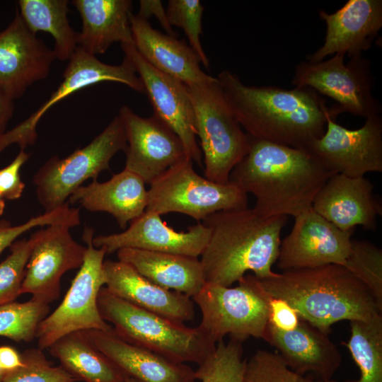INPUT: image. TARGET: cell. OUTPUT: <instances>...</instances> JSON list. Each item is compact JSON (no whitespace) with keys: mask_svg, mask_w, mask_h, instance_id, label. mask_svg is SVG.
Wrapping results in <instances>:
<instances>
[{"mask_svg":"<svg viewBox=\"0 0 382 382\" xmlns=\"http://www.w3.org/2000/svg\"><path fill=\"white\" fill-rule=\"evenodd\" d=\"M345 57L335 54L327 60L300 62L291 84L312 88L335 100L340 114L349 112L365 119L381 115V107L372 93L371 61L361 56L345 63Z\"/></svg>","mask_w":382,"mask_h":382,"instance_id":"8fae6325","label":"cell"},{"mask_svg":"<svg viewBox=\"0 0 382 382\" xmlns=\"http://www.w3.org/2000/svg\"><path fill=\"white\" fill-rule=\"evenodd\" d=\"M185 86L193 106L204 178L228 183L231 170L248 152L250 137L235 117L216 77Z\"/></svg>","mask_w":382,"mask_h":382,"instance_id":"8992f818","label":"cell"},{"mask_svg":"<svg viewBox=\"0 0 382 382\" xmlns=\"http://www.w3.org/2000/svg\"><path fill=\"white\" fill-rule=\"evenodd\" d=\"M67 0H19L18 11L34 34L46 32L54 40L56 58L69 61L76 51L77 33L70 25Z\"/></svg>","mask_w":382,"mask_h":382,"instance_id":"f546056e","label":"cell"},{"mask_svg":"<svg viewBox=\"0 0 382 382\" xmlns=\"http://www.w3.org/2000/svg\"><path fill=\"white\" fill-rule=\"evenodd\" d=\"M21 355L8 346L0 347V367L3 371L15 370L23 366Z\"/></svg>","mask_w":382,"mask_h":382,"instance_id":"7bdbcfd3","label":"cell"},{"mask_svg":"<svg viewBox=\"0 0 382 382\" xmlns=\"http://www.w3.org/2000/svg\"><path fill=\"white\" fill-rule=\"evenodd\" d=\"M123 382H141L140 381L133 378V377H131V376H127Z\"/></svg>","mask_w":382,"mask_h":382,"instance_id":"7dc6e473","label":"cell"},{"mask_svg":"<svg viewBox=\"0 0 382 382\" xmlns=\"http://www.w3.org/2000/svg\"><path fill=\"white\" fill-rule=\"evenodd\" d=\"M146 211L159 215L170 212L188 215L199 222L224 210L248 207V195L233 183L221 184L198 175L186 158L150 183Z\"/></svg>","mask_w":382,"mask_h":382,"instance_id":"ba28073f","label":"cell"},{"mask_svg":"<svg viewBox=\"0 0 382 382\" xmlns=\"http://www.w3.org/2000/svg\"><path fill=\"white\" fill-rule=\"evenodd\" d=\"M121 47L143 83L154 115L180 138L187 156L202 166V154L197 142L195 113L185 85L154 68L133 45L122 44Z\"/></svg>","mask_w":382,"mask_h":382,"instance_id":"2e32d148","label":"cell"},{"mask_svg":"<svg viewBox=\"0 0 382 382\" xmlns=\"http://www.w3.org/2000/svg\"><path fill=\"white\" fill-rule=\"evenodd\" d=\"M137 14L146 20L152 16H155L166 35L176 37L177 35L169 23L166 10L164 9L160 0H141L139 11Z\"/></svg>","mask_w":382,"mask_h":382,"instance_id":"b9f144b4","label":"cell"},{"mask_svg":"<svg viewBox=\"0 0 382 382\" xmlns=\"http://www.w3.org/2000/svg\"><path fill=\"white\" fill-rule=\"evenodd\" d=\"M288 216L266 217L254 208L214 212L202 224L210 230L200 255L205 282L231 286L248 272L258 279L272 277Z\"/></svg>","mask_w":382,"mask_h":382,"instance_id":"3957f363","label":"cell"},{"mask_svg":"<svg viewBox=\"0 0 382 382\" xmlns=\"http://www.w3.org/2000/svg\"><path fill=\"white\" fill-rule=\"evenodd\" d=\"M72 4L82 22L78 47L96 56L115 42L134 45L129 23L132 1L74 0Z\"/></svg>","mask_w":382,"mask_h":382,"instance_id":"4316f807","label":"cell"},{"mask_svg":"<svg viewBox=\"0 0 382 382\" xmlns=\"http://www.w3.org/2000/svg\"><path fill=\"white\" fill-rule=\"evenodd\" d=\"M29 157L30 154L21 150L8 166L0 169V193L4 199L15 200L21 197L25 185L20 170Z\"/></svg>","mask_w":382,"mask_h":382,"instance_id":"ab89813d","label":"cell"},{"mask_svg":"<svg viewBox=\"0 0 382 382\" xmlns=\"http://www.w3.org/2000/svg\"><path fill=\"white\" fill-rule=\"evenodd\" d=\"M118 115L127 139L125 168L146 183L188 157L180 138L154 115L142 117L122 105Z\"/></svg>","mask_w":382,"mask_h":382,"instance_id":"e0dca14e","label":"cell"},{"mask_svg":"<svg viewBox=\"0 0 382 382\" xmlns=\"http://www.w3.org/2000/svg\"><path fill=\"white\" fill-rule=\"evenodd\" d=\"M5 209V199L2 197L0 193V216L4 214Z\"/></svg>","mask_w":382,"mask_h":382,"instance_id":"bcb514c9","label":"cell"},{"mask_svg":"<svg viewBox=\"0 0 382 382\" xmlns=\"http://www.w3.org/2000/svg\"><path fill=\"white\" fill-rule=\"evenodd\" d=\"M4 374V371H1L0 373V382H2V378H3Z\"/></svg>","mask_w":382,"mask_h":382,"instance_id":"c3c4849f","label":"cell"},{"mask_svg":"<svg viewBox=\"0 0 382 382\" xmlns=\"http://www.w3.org/2000/svg\"><path fill=\"white\" fill-rule=\"evenodd\" d=\"M216 78L235 117L249 137L307 149L324 134L330 108L313 89L246 86L228 70Z\"/></svg>","mask_w":382,"mask_h":382,"instance_id":"7a4b0ae2","label":"cell"},{"mask_svg":"<svg viewBox=\"0 0 382 382\" xmlns=\"http://www.w3.org/2000/svg\"><path fill=\"white\" fill-rule=\"evenodd\" d=\"M49 312V304L32 299L0 306V336L16 342H31L39 323Z\"/></svg>","mask_w":382,"mask_h":382,"instance_id":"d6a6232c","label":"cell"},{"mask_svg":"<svg viewBox=\"0 0 382 382\" xmlns=\"http://www.w3.org/2000/svg\"><path fill=\"white\" fill-rule=\"evenodd\" d=\"M118 260L134 268L154 284L193 297L205 283L200 260L182 255L122 248Z\"/></svg>","mask_w":382,"mask_h":382,"instance_id":"83f0119b","label":"cell"},{"mask_svg":"<svg viewBox=\"0 0 382 382\" xmlns=\"http://www.w3.org/2000/svg\"><path fill=\"white\" fill-rule=\"evenodd\" d=\"M209 236V228L200 221L189 226L187 231H176L161 220V215L145 210L130 222L127 229L93 237L92 243L95 248H104L107 254L134 248L198 258Z\"/></svg>","mask_w":382,"mask_h":382,"instance_id":"d6986e66","label":"cell"},{"mask_svg":"<svg viewBox=\"0 0 382 382\" xmlns=\"http://www.w3.org/2000/svg\"><path fill=\"white\" fill-rule=\"evenodd\" d=\"M105 81L122 83L144 93L143 83L127 57L119 65L108 64L77 47L64 69L62 83L48 99L28 118L0 137V154L13 144L21 150L34 144L37 139V124L50 109L74 93Z\"/></svg>","mask_w":382,"mask_h":382,"instance_id":"7c38bea8","label":"cell"},{"mask_svg":"<svg viewBox=\"0 0 382 382\" xmlns=\"http://www.w3.org/2000/svg\"><path fill=\"white\" fill-rule=\"evenodd\" d=\"M250 137L247 154L233 168L229 182L256 199L253 207L266 217H295L335 173L309 150Z\"/></svg>","mask_w":382,"mask_h":382,"instance_id":"6da1fadb","label":"cell"},{"mask_svg":"<svg viewBox=\"0 0 382 382\" xmlns=\"http://www.w3.org/2000/svg\"><path fill=\"white\" fill-rule=\"evenodd\" d=\"M134 46L154 68L185 86L213 81L200 68V60L183 40L163 34L150 25L149 20L137 14L129 15Z\"/></svg>","mask_w":382,"mask_h":382,"instance_id":"d4e9b609","label":"cell"},{"mask_svg":"<svg viewBox=\"0 0 382 382\" xmlns=\"http://www.w3.org/2000/svg\"><path fill=\"white\" fill-rule=\"evenodd\" d=\"M127 376L141 382H195V371L119 337L112 330L81 331Z\"/></svg>","mask_w":382,"mask_h":382,"instance_id":"cb8c5ba5","label":"cell"},{"mask_svg":"<svg viewBox=\"0 0 382 382\" xmlns=\"http://www.w3.org/2000/svg\"><path fill=\"white\" fill-rule=\"evenodd\" d=\"M23 366L4 374L2 382H75L78 379L62 366H52L40 349H26Z\"/></svg>","mask_w":382,"mask_h":382,"instance_id":"d590c367","label":"cell"},{"mask_svg":"<svg viewBox=\"0 0 382 382\" xmlns=\"http://www.w3.org/2000/svg\"><path fill=\"white\" fill-rule=\"evenodd\" d=\"M264 340L277 349L288 368L299 374L311 372L320 380H330L340 367L341 353L329 333L301 319L295 329L289 331L268 323Z\"/></svg>","mask_w":382,"mask_h":382,"instance_id":"7402d4cb","label":"cell"},{"mask_svg":"<svg viewBox=\"0 0 382 382\" xmlns=\"http://www.w3.org/2000/svg\"><path fill=\"white\" fill-rule=\"evenodd\" d=\"M203 11L204 6L199 0H169L166 9L170 25L183 30L190 47L196 53L201 64L209 69V61L200 40Z\"/></svg>","mask_w":382,"mask_h":382,"instance_id":"e575fe53","label":"cell"},{"mask_svg":"<svg viewBox=\"0 0 382 382\" xmlns=\"http://www.w3.org/2000/svg\"><path fill=\"white\" fill-rule=\"evenodd\" d=\"M349 324L350 337L344 345L358 366L360 377L345 382H382V313Z\"/></svg>","mask_w":382,"mask_h":382,"instance_id":"4dcf8cb0","label":"cell"},{"mask_svg":"<svg viewBox=\"0 0 382 382\" xmlns=\"http://www.w3.org/2000/svg\"><path fill=\"white\" fill-rule=\"evenodd\" d=\"M71 228L57 223L31 235L33 245L21 295L30 294L32 299L46 304L59 299L63 274L80 268L86 250L73 238Z\"/></svg>","mask_w":382,"mask_h":382,"instance_id":"5bb4252c","label":"cell"},{"mask_svg":"<svg viewBox=\"0 0 382 382\" xmlns=\"http://www.w3.org/2000/svg\"><path fill=\"white\" fill-rule=\"evenodd\" d=\"M242 342L231 340L216 343L214 350L198 364L195 379L201 382H244L246 360Z\"/></svg>","mask_w":382,"mask_h":382,"instance_id":"1f68e13d","label":"cell"},{"mask_svg":"<svg viewBox=\"0 0 382 382\" xmlns=\"http://www.w3.org/2000/svg\"><path fill=\"white\" fill-rule=\"evenodd\" d=\"M57 223L69 224L72 228L80 224L79 209L69 207V203L42 214L31 217L27 221L13 226L6 219L0 220V254L10 247L22 234L37 227L50 226Z\"/></svg>","mask_w":382,"mask_h":382,"instance_id":"74e56055","label":"cell"},{"mask_svg":"<svg viewBox=\"0 0 382 382\" xmlns=\"http://www.w3.org/2000/svg\"><path fill=\"white\" fill-rule=\"evenodd\" d=\"M344 267L363 283L382 311V250L374 243L352 239Z\"/></svg>","mask_w":382,"mask_h":382,"instance_id":"836d02e7","label":"cell"},{"mask_svg":"<svg viewBox=\"0 0 382 382\" xmlns=\"http://www.w3.org/2000/svg\"><path fill=\"white\" fill-rule=\"evenodd\" d=\"M13 112V100L0 88V137L6 132V125Z\"/></svg>","mask_w":382,"mask_h":382,"instance_id":"ee69618b","label":"cell"},{"mask_svg":"<svg viewBox=\"0 0 382 382\" xmlns=\"http://www.w3.org/2000/svg\"><path fill=\"white\" fill-rule=\"evenodd\" d=\"M103 270L105 287L112 294L176 322L194 318V302L190 296L154 284L120 260H104Z\"/></svg>","mask_w":382,"mask_h":382,"instance_id":"603a6c76","label":"cell"},{"mask_svg":"<svg viewBox=\"0 0 382 382\" xmlns=\"http://www.w3.org/2000/svg\"><path fill=\"white\" fill-rule=\"evenodd\" d=\"M127 149L124 125L119 115L88 144L64 158L52 156L33 178L37 198L45 212L66 203L82 183L110 169L112 158Z\"/></svg>","mask_w":382,"mask_h":382,"instance_id":"30bf717a","label":"cell"},{"mask_svg":"<svg viewBox=\"0 0 382 382\" xmlns=\"http://www.w3.org/2000/svg\"><path fill=\"white\" fill-rule=\"evenodd\" d=\"M145 181L136 173L124 169L106 182L93 180L78 187L69 197V203L81 204L91 212L111 214L121 228L143 214L148 204Z\"/></svg>","mask_w":382,"mask_h":382,"instance_id":"484cf974","label":"cell"},{"mask_svg":"<svg viewBox=\"0 0 382 382\" xmlns=\"http://www.w3.org/2000/svg\"><path fill=\"white\" fill-rule=\"evenodd\" d=\"M291 232L281 241L277 265L285 271L327 265H345L353 230L342 231L312 207L294 217Z\"/></svg>","mask_w":382,"mask_h":382,"instance_id":"9a60e30c","label":"cell"},{"mask_svg":"<svg viewBox=\"0 0 382 382\" xmlns=\"http://www.w3.org/2000/svg\"><path fill=\"white\" fill-rule=\"evenodd\" d=\"M49 349L62 367L77 379L86 382H123L128 376L96 349L82 332L63 336Z\"/></svg>","mask_w":382,"mask_h":382,"instance_id":"f1b7e54d","label":"cell"},{"mask_svg":"<svg viewBox=\"0 0 382 382\" xmlns=\"http://www.w3.org/2000/svg\"><path fill=\"white\" fill-rule=\"evenodd\" d=\"M258 281L268 296L286 301L301 320L329 334L337 322L382 313L366 286L342 265L288 270Z\"/></svg>","mask_w":382,"mask_h":382,"instance_id":"277c9868","label":"cell"},{"mask_svg":"<svg viewBox=\"0 0 382 382\" xmlns=\"http://www.w3.org/2000/svg\"><path fill=\"white\" fill-rule=\"evenodd\" d=\"M100 314L112 324L113 332L132 345L178 363L199 364L216 343L198 325L183 323L139 308L103 286L98 296Z\"/></svg>","mask_w":382,"mask_h":382,"instance_id":"5b68a950","label":"cell"},{"mask_svg":"<svg viewBox=\"0 0 382 382\" xmlns=\"http://www.w3.org/2000/svg\"><path fill=\"white\" fill-rule=\"evenodd\" d=\"M236 286L205 282L192 299L200 309L199 326L216 342L228 335L244 342L264 340L269 323L267 296L258 279L246 274Z\"/></svg>","mask_w":382,"mask_h":382,"instance_id":"52a82bcc","label":"cell"},{"mask_svg":"<svg viewBox=\"0 0 382 382\" xmlns=\"http://www.w3.org/2000/svg\"><path fill=\"white\" fill-rule=\"evenodd\" d=\"M374 185L365 176L332 175L316 196L312 209L342 231L361 226L374 231L382 205L374 195Z\"/></svg>","mask_w":382,"mask_h":382,"instance_id":"44dd1931","label":"cell"},{"mask_svg":"<svg viewBox=\"0 0 382 382\" xmlns=\"http://www.w3.org/2000/svg\"><path fill=\"white\" fill-rule=\"evenodd\" d=\"M335 105L327 114L323 136L306 149L332 173L349 177H363L382 172V119H366L362 127L349 129L337 123Z\"/></svg>","mask_w":382,"mask_h":382,"instance_id":"4fadbf2b","label":"cell"},{"mask_svg":"<svg viewBox=\"0 0 382 382\" xmlns=\"http://www.w3.org/2000/svg\"><path fill=\"white\" fill-rule=\"evenodd\" d=\"M53 50L33 33L18 9L0 32V88L13 100L28 88L47 77L56 59Z\"/></svg>","mask_w":382,"mask_h":382,"instance_id":"ac0fdd59","label":"cell"},{"mask_svg":"<svg viewBox=\"0 0 382 382\" xmlns=\"http://www.w3.org/2000/svg\"><path fill=\"white\" fill-rule=\"evenodd\" d=\"M1 371H3L1 370V367H0V373H1Z\"/></svg>","mask_w":382,"mask_h":382,"instance_id":"681fc988","label":"cell"},{"mask_svg":"<svg viewBox=\"0 0 382 382\" xmlns=\"http://www.w3.org/2000/svg\"><path fill=\"white\" fill-rule=\"evenodd\" d=\"M33 239L16 240L10 254L0 262V306L13 302L21 295Z\"/></svg>","mask_w":382,"mask_h":382,"instance_id":"8d00e7d4","label":"cell"},{"mask_svg":"<svg viewBox=\"0 0 382 382\" xmlns=\"http://www.w3.org/2000/svg\"><path fill=\"white\" fill-rule=\"evenodd\" d=\"M94 231L86 227L82 238L86 243L83 264L58 307L38 325L35 338L38 348L49 349L63 336L75 332L109 331L112 326L101 317L98 296L105 284L103 270L104 248L93 245Z\"/></svg>","mask_w":382,"mask_h":382,"instance_id":"9c48e42d","label":"cell"},{"mask_svg":"<svg viewBox=\"0 0 382 382\" xmlns=\"http://www.w3.org/2000/svg\"><path fill=\"white\" fill-rule=\"evenodd\" d=\"M286 368L277 352L257 349L246 360L244 382H284Z\"/></svg>","mask_w":382,"mask_h":382,"instance_id":"f35d334b","label":"cell"},{"mask_svg":"<svg viewBox=\"0 0 382 382\" xmlns=\"http://www.w3.org/2000/svg\"><path fill=\"white\" fill-rule=\"evenodd\" d=\"M284 382H337V381L334 379H330V380L318 379L316 381H313L304 377L303 375L299 374L291 371L289 368L287 367L284 374Z\"/></svg>","mask_w":382,"mask_h":382,"instance_id":"f6af8a7d","label":"cell"},{"mask_svg":"<svg viewBox=\"0 0 382 382\" xmlns=\"http://www.w3.org/2000/svg\"><path fill=\"white\" fill-rule=\"evenodd\" d=\"M267 296L269 323L280 330L289 331L295 329L301 320L298 312L286 301L271 297L267 294Z\"/></svg>","mask_w":382,"mask_h":382,"instance_id":"60d3db41","label":"cell"},{"mask_svg":"<svg viewBox=\"0 0 382 382\" xmlns=\"http://www.w3.org/2000/svg\"><path fill=\"white\" fill-rule=\"evenodd\" d=\"M319 16L326 24L325 41L307 61L320 62L335 54L361 57L382 28V1L349 0L335 13L320 10Z\"/></svg>","mask_w":382,"mask_h":382,"instance_id":"ffe728a7","label":"cell"}]
</instances>
